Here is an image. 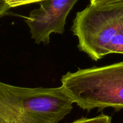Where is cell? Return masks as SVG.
<instances>
[{
    "label": "cell",
    "instance_id": "6da1fadb",
    "mask_svg": "<svg viewBox=\"0 0 123 123\" xmlns=\"http://www.w3.org/2000/svg\"><path fill=\"white\" fill-rule=\"evenodd\" d=\"M73 105L60 86L29 88L0 81V123H58Z\"/></svg>",
    "mask_w": 123,
    "mask_h": 123
},
{
    "label": "cell",
    "instance_id": "7a4b0ae2",
    "mask_svg": "<svg viewBox=\"0 0 123 123\" xmlns=\"http://www.w3.org/2000/svg\"><path fill=\"white\" fill-rule=\"evenodd\" d=\"M61 83L65 94L82 109H123V62L68 72Z\"/></svg>",
    "mask_w": 123,
    "mask_h": 123
},
{
    "label": "cell",
    "instance_id": "3957f363",
    "mask_svg": "<svg viewBox=\"0 0 123 123\" xmlns=\"http://www.w3.org/2000/svg\"><path fill=\"white\" fill-rule=\"evenodd\" d=\"M78 48L97 61L107 55L112 41L123 33V1L94 6L79 12L71 27Z\"/></svg>",
    "mask_w": 123,
    "mask_h": 123
},
{
    "label": "cell",
    "instance_id": "277c9868",
    "mask_svg": "<svg viewBox=\"0 0 123 123\" xmlns=\"http://www.w3.org/2000/svg\"><path fill=\"white\" fill-rule=\"evenodd\" d=\"M77 1L45 0L31 11L25 21L35 42L48 44L51 34H63L67 16Z\"/></svg>",
    "mask_w": 123,
    "mask_h": 123
},
{
    "label": "cell",
    "instance_id": "5b68a950",
    "mask_svg": "<svg viewBox=\"0 0 123 123\" xmlns=\"http://www.w3.org/2000/svg\"><path fill=\"white\" fill-rule=\"evenodd\" d=\"M71 123H112V118L108 115L101 113L94 118H87L82 117Z\"/></svg>",
    "mask_w": 123,
    "mask_h": 123
},
{
    "label": "cell",
    "instance_id": "8992f818",
    "mask_svg": "<svg viewBox=\"0 0 123 123\" xmlns=\"http://www.w3.org/2000/svg\"><path fill=\"white\" fill-rule=\"evenodd\" d=\"M43 1L45 0H6V2L9 6L12 8L32 3H41Z\"/></svg>",
    "mask_w": 123,
    "mask_h": 123
},
{
    "label": "cell",
    "instance_id": "52a82bcc",
    "mask_svg": "<svg viewBox=\"0 0 123 123\" xmlns=\"http://www.w3.org/2000/svg\"><path fill=\"white\" fill-rule=\"evenodd\" d=\"M123 0H90V4L94 6L103 5V4H111V3H116L121 1Z\"/></svg>",
    "mask_w": 123,
    "mask_h": 123
},
{
    "label": "cell",
    "instance_id": "ba28073f",
    "mask_svg": "<svg viewBox=\"0 0 123 123\" xmlns=\"http://www.w3.org/2000/svg\"><path fill=\"white\" fill-rule=\"evenodd\" d=\"M10 9L6 2V0H0V18L5 15L8 10Z\"/></svg>",
    "mask_w": 123,
    "mask_h": 123
}]
</instances>
